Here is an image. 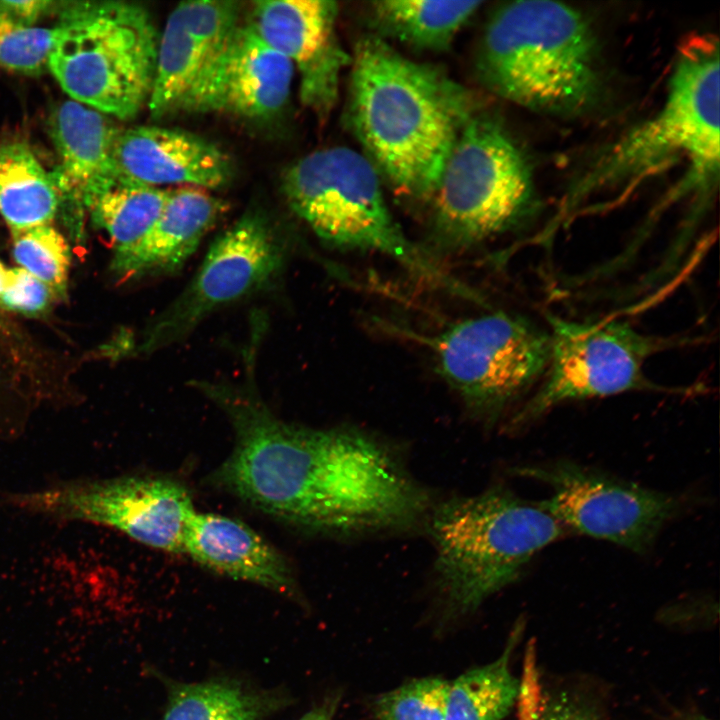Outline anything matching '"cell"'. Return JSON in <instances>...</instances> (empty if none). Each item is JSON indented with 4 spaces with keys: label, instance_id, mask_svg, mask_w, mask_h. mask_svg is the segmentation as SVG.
Masks as SVG:
<instances>
[{
    "label": "cell",
    "instance_id": "cell-1",
    "mask_svg": "<svg viewBox=\"0 0 720 720\" xmlns=\"http://www.w3.org/2000/svg\"><path fill=\"white\" fill-rule=\"evenodd\" d=\"M473 114L464 88L438 68L406 58L378 36L357 43L349 122L365 156L395 189L431 198Z\"/></svg>",
    "mask_w": 720,
    "mask_h": 720
},
{
    "label": "cell",
    "instance_id": "cell-2",
    "mask_svg": "<svg viewBox=\"0 0 720 720\" xmlns=\"http://www.w3.org/2000/svg\"><path fill=\"white\" fill-rule=\"evenodd\" d=\"M485 85L526 108L581 112L599 95L593 34L575 9L552 1H516L485 29L477 61Z\"/></svg>",
    "mask_w": 720,
    "mask_h": 720
},
{
    "label": "cell",
    "instance_id": "cell-3",
    "mask_svg": "<svg viewBox=\"0 0 720 720\" xmlns=\"http://www.w3.org/2000/svg\"><path fill=\"white\" fill-rule=\"evenodd\" d=\"M434 583L443 616L473 614L567 533L539 503L494 487L440 505L431 519Z\"/></svg>",
    "mask_w": 720,
    "mask_h": 720
},
{
    "label": "cell",
    "instance_id": "cell-4",
    "mask_svg": "<svg viewBox=\"0 0 720 720\" xmlns=\"http://www.w3.org/2000/svg\"><path fill=\"white\" fill-rule=\"evenodd\" d=\"M282 187L293 211L326 244L382 254L434 285L470 295L405 235L365 155L342 146L314 151L286 170Z\"/></svg>",
    "mask_w": 720,
    "mask_h": 720
},
{
    "label": "cell",
    "instance_id": "cell-5",
    "mask_svg": "<svg viewBox=\"0 0 720 720\" xmlns=\"http://www.w3.org/2000/svg\"><path fill=\"white\" fill-rule=\"evenodd\" d=\"M158 39L149 12L122 2L64 3L48 60L72 100L118 119L148 103Z\"/></svg>",
    "mask_w": 720,
    "mask_h": 720
},
{
    "label": "cell",
    "instance_id": "cell-6",
    "mask_svg": "<svg viewBox=\"0 0 720 720\" xmlns=\"http://www.w3.org/2000/svg\"><path fill=\"white\" fill-rule=\"evenodd\" d=\"M431 198L435 234L450 247L512 230L537 210L524 154L498 122L475 114L460 131Z\"/></svg>",
    "mask_w": 720,
    "mask_h": 720
},
{
    "label": "cell",
    "instance_id": "cell-7",
    "mask_svg": "<svg viewBox=\"0 0 720 720\" xmlns=\"http://www.w3.org/2000/svg\"><path fill=\"white\" fill-rule=\"evenodd\" d=\"M678 156L700 173L719 166V48L696 37L681 48L661 111L616 145L571 198L579 202L595 188L640 180Z\"/></svg>",
    "mask_w": 720,
    "mask_h": 720
},
{
    "label": "cell",
    "instance_id": "cell-8",
    "mask_svg": "<svg viewBox=\"0 0 720 720\" xmlns=\"http://www.w3.org/2000/svg\"><path fill=\"white\" fill-rule=\"evenodd\" d=\"M549 359L541 383L511 418L517 431L560 404L632 391L672 392L645 373L649 358L681 339L649 335L615 318L573 320L546 313Z\"/></svg>",
    "mask_w": 720,
    "mask_h": 720
},
{
    "label": "cell",
    "instance_id": "cell-9",
    "mask_svg": "<svg viewBox=\"0 0 720 720\" xmlns=\"http://www.w3.org/2000/svg\"><path fill=\"white\" fill-rule=\"evenodd\" d=\"M431 346L449 386L473 411L496 418L541 380L550 339L547 329L499 311L453 323Z\"/></svg>",
    "mask_w": 720,
    "mask_h": 720
},
{
    "label": "cell",
    "instance_id": "cell-10",
    "mask_svg": "<svg viewBox=\"0 0 720 720\" xmlns=\"http://www.w3.org/2000/svg\"><path fill=\"white\" fill-rule=\"evenodd\" d=\"M516 472L550 488L549 497L539 504L566 530L638 554L651 550L683 506L678 496L570 460L528 465Z\"/></svg>",
    "mask_w": 720,
    "mask_h": 720
},
{
    "label": "cell",
    "instance_id": "cell-11",
    "mask_svg": "<svg viewBox=\"0 0 720 720\" xmlns=\"http://www.w3.org/2000/svg\"><path fill=\"white\" fill-rule=\"evenodd\" d=\"M288 251L263 213L247 212L212 243L189 284L147 326L138 351L167 347L213 312L265 288L282 272Z\"/></svg>",
    "mask_w": 720,
    "mask_h": 720
},
{
    "label": "cell",
    "instance_id": "cell-12",
    "mask_svg": "<svg viewBox=\"0 0 720 720\" xmlns=\"http://www.w3.org/2000/svg\"><path fill=\"white\" fill-rule=\"evenodd\" d=\"M14 503L56 518L107 526L172 553L183 552L186 524L195 512L180 483L136 476L57 486L17 496Z\"/></svg>",
    "mask_w": 720,
    "mask_h": 720
},
{
    "label": "cell",
    "instance_id": "cell-13",
    "mask_svg": "<svg viewBox=\"0 0 720 720\" xmlns=\"http://www.w3.org/2000/svg\"><path fill=\"white\" fill-rule=\"evenodd\" d=\"M293 74L290 60L267 44L251 23H239L204 66L177 112L269 119L286 106Z\"/></svg>",
    "mask_w": 720,
    "mask_h": 720
},
{
    "label": "cell",
    "instance_id": "cell-14",
    "mask_svg": "<svg viewBox=\"0 0 720 720\" xmlns=\"http://www.w3.org/2000/svg\"><path fill=\"white\" fill-rule=\"evenodd\" d=\"M337 4L326 0L257 1L252 26L299 73L304 107L325 120L333 109L348 56L336 34Z\"/></svg>",
    "mask_w": 720,
    "mask_h": 720
},
{
    "label": "cell",
    "instance_id": "cell-15",
    "mask_svg": "<svg viewBox=\"0 0 720 720\" xmlns=\"http://www.w3.org/2000/svg\"><path fill=\"white\" fill-rule=\"evenodd\" d=\"M233 1H186L170 13L158 40L148 108L152 117L177 112L212 55L239 24Z\"/></svg>",
    "mask_w": 720,
    "mask_h": 720
},
{
    "label": "cell",
    "instance_id": "cell-16",
    "mask_svg": "<svg viewBox=\"0 0 720 720\" xmlns=\"http://www.w3.org/2000/svg\"><path fill=\"white\" fill-rule=\"evenodd\" d=\"M119 179L147 186L226 184L232 167L227 155L193 133L160 126H136L117 135L113 151Z\"/></svg>",
    "mask_w": 720,
    "mask_h": 720
},
{
    "label": "cell",
    "instance_id": "cell-17",
    "mask_svg": "<svg viewBox=\"0 0 720 720\" xmlns=\"http://www.w3.org/2000/svg\"><path fill=\"white\" fill-rule=\"evenodd\" d=\"M224 211V203L206 189H170L160 215L146 234L132 246L113 253V274L120 280H133L177 271Z\"/></svg>",
    "mask_w": 720,
    "mask_h": 720
},
{
    "label": "cell",
    "instance_id": "cell-18",
    "mask_svg": "<svg viewBox=\"0 0 720 720\" xmlns=\"http://www.w3.org/2000/svg\"><path fill=\"white\" fill-rule=\"evenodd\" d=\"M49 130L60 160L53 176L61 200L87 209L119 179L113 151L120 130L105 114L74 100L56 107Z\"/></svg>",
    "mask_w": 720,
    "mask_h": 720
},
{
    "label": "cell",
    "instance_id": "cell-19",
    "mask_svg": "<svg viewBox=\"0 0 720 720\" xmlns=\"http://www.w3.org/2000/svg\"><path fill=\"white\" fill-rule=\"evenodd\" d=\"M183 552L219 574L287 596L298 595L293 571L284 556L233 518L195 511L186 524Z\"/></svg>",
    "mask_w": 720,
    "mask_h": 720
},
{
    "label": "cell",
    "instance_id": "cell-20",
    "mask_svg": "<svg viewBox=\"0 0 720 720\" xmlns=\"http://www.w3.org/2000/svg\"><path fill=\"white\" fill-rule=\"evenodd\" d=\"M61 196L53 173L24 142L0 143V214L12 232L47 225Z\"/></svg>",
    "mask_w": 720,
    "mask_h": 720
},
{
    "label": "cell",
    "instance_id": "cell-21",
    "mask_svg": "<svg viewBox=\"0 0 720 720\" xmlns=\"http://www.w3.org/2000/svg\"><path fill=\"white\" fill-rule=\"evenodd\" d=\"M481 1L381 0L370 15L383 34L423 51L449 48L456 34L481 6Z\"/></svg>",
    "mask_w": 720,
    "mask_h": 720
},
{
    "label": "cell",
    "instance_id": "cell-22",
    "mask_svg": "<svg viewBox=\"0 0 720 720\" xmlns=\"http://www.w3.org/2000/svg\"><path fill=\"white\" fill-rule=\"evenodd\" d=\"M283 703L279 694L232 681L173 683L163 720H262Z\"/></svg>",
    "mask_w": 720,
    "mask_h": 720
},
{
    "label": "cell",
    "instance_id": "cell-23",
    "mask_svg": "<svg viewBox=\"0 0 720 720\" xmlns=\"http://www.w3.org/2000/svg\"><path fill=\"white\" fill-rule=\"evenodd\" d=\"M519 631L513 632L505 650L494 661L471 668L449 681L445 720H502L520 695L512 674L511 654Z\"/></svg>",
    "mask_w": 720,
    "mask_h": 720
},
{
    "label": "cell",
    "instance_id": "cell-24",
    "mask_svg": "<svg viewBox=\"0 0 720 720\" xmlns=\"http://www.w3.org/2000/svg\"><path fill=\"white\" fill-rule=\"evenodd\" d=\"M170 189L118 179L87 208L93 223L109 236L113 253L140 240L160 215Z\"/></svg>",
    "mask_w": 720,
    "mask_h": 720
},
{
    "label": "cell",
    "instance_id": "cell-25",
    "mask_svg": "<svg viewBox=\"0 0 720 720\" xmlns=\"http://www.w3.org/2000/svg\"><path fill=\"white\" fill-rule=\"evenodd\" d=\"M13 256L21 268L45 283L56 297L66 295L70 248L50 224L14 231Z\"/></svg>",
    "mask_w": 720,
    "mask_h": 720
},
{
    "label": "cell",
    "instance_id": "cell-26",
    "mask_svg": "<svg viewBox=\"0 0 720 720\" xmlns=\"http://www.w3.org/2000/svg\"><path fill=\"white\" fill-rule=\"evenodd\" d=\"M449 681L416 678L383 692L372 702L376 720H445Z\"/></svg>",
    "mask_w": 720,
    "mask_h": 720
},
{
    "label": "cell",
    "instance_id": "cell-27",
    "mask_svg": "<svg viewBox=\"0 0 720 720\" xmlns=\"http://www.w3.org/2000/svg\"><path fill=\"white\" fill-rule=\"evenodd\" d=\"M53 29L27 26L0 12V68L24 75L48 69Z\"/></svg>",
    "mask_w": 720,
    "mask_h": 720
},
{
    "label": "cell",
    "instance_id": "cell-28",
    "mask_svg": "<svg viewBox=\"0 0 720 720\" xmlns=\"http://www.w3.org/2000/svg\"><path fill=\"white\" fill-rule=\"evenodd\" d=\"M54 294L38 278L21 267L8 269L0 303L7 309L22 314H39L48 309Z\"/></svg>",
    "mask_w": 720,
    "mask_h": 720
},
{
    "label": "cell",
    "instance_id": "cell-29",
    "mask_svg": "<svg viewBox=\"0 0 720 720\" xmlns=\"http://www.w3.org/2000/svg\"><path fill=\"white\" fill-rule=\"evenodd\" d=\"M532 720H599L592 709L569 695L549 700Z\"/></svg>",
    "mask_w": 720,
    "mask_h": 720
},
{
    "label": "cell",
    "instance_id": "cell-30",
    "mask_svg": "<svg viewBox=\"0 0 720 720\" xmlns=\"http://www.w3.org/2000/svg\"><path fill=\"white\" fill-rule=\"evenodd\" d=\"M59 4L50 0H0V12L19 23L35 26L42 17L60 9Z\"/></svg>",
    "mask_w": 720,
    "mask_h": 720
},
{
    "label": "cell",
    "instance_id": "cell-31",
    "mask_svg": "<svg viewBox=\"0 0 720 720\" xmlns=\"http://www.w3.org/2000/svg\"><path fill=\"white\" fill-rule=\"evenodd\" d=\"M340 703V696L334 694L307 711L299 720H334Z\"/></svg>",
    "mask_w": 720,
    "mask_h": 720
},
{
    "label": "cell",
    "instance_id": "cell-32",
    "mask_svg": "<svg viewBox=\"0 0 720 720\" xmlns=\"http://www.w3.org/2000/svg\"><path fill=\"white\" fill-rule=\"evenodd\" d=\"M7 273L8 269L4 266V264L0 261V294L2 293L6 279H7Z\"/></svg>",
    "mask_w": 720,
    "mask_h": 720
},
{
    "label": "cell",
    "instance_id": "cell-33",
    "mask_svg": "<svg viewBox=\"0 0 720 720\" xmlns=\"http://www.w3.org/2000/svg\"><path fill=\"white\" fill-rule=\"evenodd\" d=\"M694 720H710V719H706L704 717H699V718H695Z\"/></svg>",
    "mask_w": 720,
    "mask_h": 720
}]
</instances>
